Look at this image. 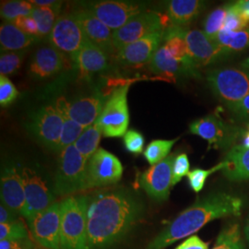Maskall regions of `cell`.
<instances>
[{
  "instance_id": "bcb514c9",
  "label": "cell",
  "mask_w": 249,
  "mask_h": 249,
  "mask_svg": "<svg viewBox=\"0 0 249 249\" xmlns=\"http://www.w3.org/2000/svg\"><path fill=\"white\" fill-rule=\"evenodd\" d=\"M230 109L241 118L249 119V94L245 98L242 99L240 102L235 104L233 107H231Z\"/></svg>"
},
{
  "instance_id": "9a60e30c",
  "label": "cell",
  "mask_w": 249,
  "mask_h": 249,
  "mask_svg": "<svg viewBox=\"0 0 249 249\" xmlns=\"http://www.w3.org/2000/svg\"><path fill=\"white\" fill-rule=\"evenodd\" d=\"M189 131L206 140L210 148H225L236 139V129L225 124L216 115H209L196 119L189 124Z\"/></svg>"
},
{
  "instance_id": "9c48e42d",
  "label": "cell",
  "mask_w": 249,
  "mask_h": 249,
  "mask_svg": "<svg viewBox=\"0 0 249 249\" xmlns=\"http://www.w3.org/2000/svg\"><path fill=\"white\" fill-rule=\"evenodd\" d=\"M124 167L113 153L100 148L87 160L86 187L87 189L115 185L120 181Z\"/></svg>"
},
{
  "instance_id": "4316f807",
  "label": "cell",
  "mask_w": 249,
  "mask_h": 249,
  "mask_svg": "<svg viewBox=\"0 0 249 249\" xmlns=\"http://www.w3.org/2000/svg\"><path fill=\"white\" fill-rule=\"evenodd\" d=\"M38 38L28 36L20 31L12 22H4L0 27V46L1 52H15L22 51Z\"/></svg>"
},
{
  "instance_id": "f1b7e54d",
  "label": "cell",
  "mask_w": 249,
  "mask_h": 249,
  "mask_svg": "<svg viewBox=\"0 0 249 249\" xmlns=\"http://www.w3.org/2000/svg\"><path fill=\"white\" fill-rule=\"evenodd\" d=\"M213 41L227 53L240 52L249 45V29L234 33L221 31Z\"/></svg>"
},
{
  "instance_id": "ffe728a7",
  "label": "cell",
  "mask_w": 249,
  "mask_h": 249,
  "mask_svg": "<svg viewBox=\"0 0 249 249\" xmlns=\"http://www.w3.org/2000/svg\"><path fill=\"white\" fill-rule=\"evenodd\" d=\"M56 101L65 108L73 121L85 128L96 122L106 104L104 96L100 92L77 99L73 102H68L64 97Z\"/></svg>"
},
{
  "instance_id": "4dcf8cb0",
  "label": "cell",
  "mask_w": 249,
  "mask_h": 249,
  "mask_svg": "<svg viewBox=\"0 0 249 249\" xmlns=\"http://www.w3.org/2000/svg\"><path fill=\"white\" fill-rule=\"evenodd\" d=\"M102 135L98 125L94 123L85 128L74 146L86 160H89L98 150Z\"/></svg>"
},
{
  "instance_id": "8fae6325",
  "label": "cell",
  "mask_w": 249,
  "mask_h": 249,
  "mask_svg": "<svg viewBox=\"0 0 249 249\" xmlns=\"http://www.w3.org/2000/svg\"><path fill=\"white\" fill-rule=\"evenodd\" d=\"M27 222L32 236L37 244L45 249H60V202L55 201Z\"/></svg>"
},
{
  "instance_id": "277c9868",
  "label": "cell",
  "mask_w": 249,
  "mask_h": 249,
  "mask_svg": "<svg viewBox=\"0 0 249 249\" xmlns=\"http://www.w3.org/2000/svg\"><path fill=\"white\" fill-rule=\"evenodd\" d=\"M59 153L53 181L55 196H69L87 190L86 166L88 160L80 154L74 144L65 148Z\"/></svg>"
},
{
  "instance_id": "f6af8a7d",
  "label": "cell",
  "mask_w": 249,
  "mask_h": 249,
  "mask_svg": "<svg viewBox=\"0 0 249 249\" xmlns=\"http://www.w3.org/2000/svg\"><path fill=\"white\" fill-rule=\"evenodd\" d=\"M175 249H209V244L194 234L187 237Z\"/></svg>"
},
{
  "instance_id": "ee69618b",
  "label": "cell",
  "mask_w": 249,
  "mask_h": 249,
  "mask_svg": "<svg viewBox=\"0 0 249 249\" xmlns=\"http://www.w3.org/2000/svg\"><path fill=\"white\" fill-rule=\"evenodd\" d=\"M34 247L35 245L30 238L0 241V249H25Z\"/></svg>"
},
{
  "instance_id": "f35d334b",
  "label": "cell",
  "mask_w": 249,
  "mask_h": 249,
  "mask_svg": "<svg viewBox=\"0 0 249 249\" xmlns=\"http://www.w3.org/2000/svg\"><path fill=\"white\" fill-rule=\"evenodd\" d=\"M125 150L134 155H140L144 152L145 139L142 134L136 129H128L123 137Z\"/></svg>"
},
{
  "instance_id": "ab89813d",
  "label": "cell",
  "mask_w": 249,
  "mask_h": 249,
  "mask_svg": "<svg viewBox=\"0 0 249 249\" xmlns=\"http://www.w3.org/2000/svg\"><path fill=\"white\" fill-rule=\"evenodd\" d=\"M18 90L7 76H0V105L2 107L10 106L18 98Z\"/></svg>"
},
{
  "instance_id": "816d5d0a",
  "label": "cell",
  "mask_w": 249,
  "mask_h": 249,
  "mask_svg": "<svg viewBox=\"0 0 249 249\" xmlns=\"http://www.w3.org/2000/svg\"><path fill=\"white\" fill-rule=\"evenodd\" d=\"M245 233H246V236H247V239L249 241V218L248 223H247V226H246V228H245Z\"/></svg>"
},
{
  "instance_id": "11a10c76",
  "label": "cell",
  "mask_w": 249,
  "mask_h": 249,
  "mask_svg": "<svg viewBox=\"0 0 249 249\" xmlns=\"http://www.w3.org/2000/svg\"><path fill=\"white\" fill-rule=\"evenodd\" d=\"M37 249V248H36V249Z\"/></svg>"
},
{
  "instance_id": "6da1fadb",
  "label": "cell",
  "mask_w": 249,
  "mask_h": 249,
  "mask_svg": "<svg viewBox=\"0 0 249 249\" xmlns=\"http://www.w3.org/2000/svg\"><path fill=\"white\" fill-rule=\"evenodd\" d=\"M144 210L142 199L125 187L89 196L88 249H108L122 240L142 219Z\"/></svg>"
},
{
  "instance_id": "d4e9b609",
  "label": "cell",
  "mask_w": 249,
  "mask_h": 249,
  "mask_svg": "<svg viewBox=\"0 0 249 249\" xmlns=\"http://www.w3.org/2000/svg\"><path fill=\"white\" fill-rule=\"evenodd\" d=\"M223 176L231 181L249 180V149L235 146L223 160Z\"/></svg>"
},
{
  "instance_id": "c3c4849f",
  "label": "cell",
  "mask_w": 249,
  "mask_h": 249,
  "mask_svg": "<svg viewBox=\"0 0 249 249\" xmlns=\"http://www.w3.org/2000/svg\"><path fill=\"white\" fill-rule=\"evenodd\" d=\"M233 6L241 17L249 24V0H242L233 3Z\"/></svg>"
},
{
  "instance_id": "cb8c5ba5",
  "label": "cell",
  "mask_w": 249,
  "mask_h": 249,
  "mask_svg": "<svg viewBox=\"0 0 249 249\" xmlns=\"http://www.w3.org/2000/svg\"><path fill=\"white\" fill-rule=\"evenodd\" d=\"M204 6V2L199 0H171L166 4L165 16L170 26H185L201 13Z\"/></svg>"
},
{
  "instance_id": "e575fe53",
  "label": "cell",
  "mask_w": 249,
  "mask_h": 249,
  "mask_svg": "<svg viewBox=\"0 0 249 249\" xmlns=\"http://www.w3.org/2000/svg\"><path fill=\"white\" fill-rule=\"evenodd\" d=\"M230 5H224L218 9H214L213 12L209 14L204 22V34L214 40L218 34L223 30V24L226 16L228 14Z\"/></svg>"
},
{
  "instance_id": "ba28073f",
  "label": "cell",
  "mask_w": 249,
  "mask_h": 249,
  "mask_svg": "<svg viewBox=\"0 0 249 249\" xmlns=\"http://www.w3.org/2000/svg\"><path fill=\"white\" fill-rule=\"evenodd\" d=\"M81 6L114 32L147 9L145 3L134 1H93Z\"/></svg>"
},
{
  "instance_id": "f546056e",
  "label": "cell",
  "mask_w": 249,
  "mask_h": 249,
  "mask_svg": "<svg viewBox=\"0 0 249 249\" xmlns=\"http://www.w3.org/2000/svg\"><path fill=\"white\" fill-rule=\"evenodd\" d=\"M54 107L58 110V112L61 114L63 118V129L60 142L58 146V151L57 152H60L63 151L65 148L73 145L74 143L77 142V140L80 137V135L83 133L85 130V127L82 125L76 123L73 121L71 116L67 113L65 108L56 101Z\"/></svg>"
},
{
  "instance_id": "b9f144b4",
  "label": "cell",
  "mask_w": 249,
  "mask_h": 249,
  "mask_svg": "<svg viewBox=\"0 0 249 249\" xmlns=\"http://www.w3.org/2000/svg\"><path fill=\"white\" fill-rule=\"evenodd\" d=\"M190 169V162L187 153H181L176 156L173 163V179L172 186H176L182 178L187 177Z\"/></svg>"
},
{
  "instance_id": "d6986e66",
  "label": "cell",
  "mask_w": 249,
  "mask_h": 249,
  "mask_svg": "<svg viewBox=\"0 0 249 249\" xmlns=\"http://www.w3.org/2000/svg\"><path fill=\"white\" fill-rule=\"evenodd\" d=\"M71 15L79 22L88 41L108 54L116 53L113 41L114 31L86 9L75 10Z\"/></svg>"
},
{
  "instance_id": "7402d4cb",
  "label": "cell",
  "mask_w": 249,
  "mask_h": 249,
  "mask_svg": "<svg viewBox=\"0 0 249 249\" xmlns=\"http://www.w3.org/2000/svg\"><path fill=\"white\" fill-rule=\"evenodd\" d=\"M108 53L99 48L98 46L87 41L74 58L73 63L82 75L89 76L108 69Z\"/></svg>"
},
{
  "instance_id": "60d3db41",
  "label": "cell",
  "mask_w": 249,
  "mask_h": 249,
  "mask_svg": "<svg viewBox=\"0 0 249 249\" xmlns=\"http://www.w3.org/2000/svg\"><path fill=\"white\" fill-rule=\"evenodd\" d=\"M249 23L241 17L240 14L234 8L233 4H230L228 14L225 18L222 31L234 33L249 29Z\"/></svg>"
},
{
  "instance_id": "836d02e7",
  "label": "cell",
  "mask_w": 249,
  "mask_h": 249,
  "mask_svg": "<svg viewBox=\"0 0 249 249\" xmlns=\"http://www.w3.org/2000/svg\"><path fill=\"white\" fill-rule=\"evenodd\" d=\"M179 139L166 141V140H155L149 143L146 147L143 155L147 161L152 165H155L164 160L169 156L170 151L172 150L175 143L178 142Z\"/></svg>"
},
{
  "instance_id": "d6a6232c",
  "label": "cell",
  "mask_w": 249,
  "mask_h": 249,
  "mask_svg": "<svg viewBox=\"0 0 249 249\" xmlns=\"http://www.w3.org/2000/svg\"><path fill=\"white\" fill-rule=\"evenodd\" d=\"M212 249H245L237 223H230L223 227Z\"/></svg>"
},
{
  "instance_id": "74e56055",
  "label": "cell",
  "mask_w": 249,
  "mask_h": 249,
  "mask_svg": "<svg viewBox=\"0 0 249 249\" xmlns=\"http://www.w3.org/2000/svg\"><path fill=\"white\" fill-rule=\"evenodd\" d=\"M29 238L25 224L20 220L9 223H0V241Z\"/></svg>"
},
{
  "instance_id": "d590c367",
  "label": "cell",
  "mask_w": 249,
  "mask_h": 249,
  "mask_svg": "<svg viewBox=\"0 0 249 249\" xmlns=\"http://www.w3.org/2000/svg\"><path fill=\"white\" fill-rule=\"evenodd\" d=\"M25 50L15 51V52H5L1 53L0 56V73L1 76H8L18 71L20 68Z\"/></svg>"
},
{
  "instance_id": "1f68e13d",
  "label": "cell",
  "mask_w": 249,
  "mask_h": 249,
  "mask_svg": "<svg viewBox=\"0 0 249 249\" xmlns=\"http://www.w3.org/2000/svg\"><path fill=\"white\" fill-rule=\"evenodd\" d=\"M35 6L30 1L11 0L1 2V18L7 22H14L20 17L31 16Z\"/></svg>"
},
{
  "instance_id": "52a82bcc",
  "label": "cell",
  "mask_w": 249,
  "mask_h": 249,
  "mask_svg": "<svg viewBox=\"0 0 249 249\" xmlns=\"http://www.w3.org/2000/svg\"><path fill=\"white\" fill-rule=\"evenodd\" d=\"M166 16L154 11H145L131 18L126 24L114 32L113 41L116 52L145 36L165 31L169 27Z\"/></svg>"
},
{
  "instance_id": "2e32d148",
  "label": "cell",
  "mask_w": 249,
  "mask_h": 249,
  "mask_svg": "<svg viewBox=\"0 0 249 249\" xmlns=\"http://www.w3.org/2000/svg\"><path fill=\"white\" fill-rule=\"evenodd\" d=\"M182 35L187 46V51L196 67H206L220 60L228 53L213 40L198 30L183 28Z\"/></svg>"
},
{
  "instance_id": "db71d44e",
  "label": "cell",
  "mask_w": 249,
  "mask_h": 249,
  "mask_svg": "<svg viewBox=\"0 0 249 249\" xmlns=\"http://www.w3.org/2000/svg\"><path fill=\"white\" fill-rule=\"evenodd\" d=\"M36 249V247H34V248H28V249Z\"/></svg>"
},
{
  "instance_id": "7bdbcfd3",
  "label": "cell",
  "mask_w": 249,
  "mask_h": 249,
  "mask_svg": "<svg viewBox=\"0 0 249 249\" xmlns=\"http://www.w3.org/2000/svg\"><path fill=\"white\" fill-rule=\"evenodd\" d=\"M16 26L18 27L20 31H22L24 34L28 36H34L36 38L38 37V27L35 18L32 16H26V17H20L16 19L14 22Z\"/></svg>"
},
{
  "instance_id": "4fadbf2b",
  "label": "cell",
  "mask_w": 249,
  "mask_h": 249,
  "mask_svg": "<svg viewBox=\"0 0 249 249\" xmlns=\"http://www.w3.org/2000/svg\"><path fill=\"white\" fill-rule=\"evenodd\" d=\"M26 206L23 217L27 221L54 203V192L47 181L36 170L31 167L21 169Z\"/></svg>"
},
{
  "instance_id": "7c38bea8",
  "label": "cell",
  "mask_w": 249,
  "mask_h": 249,
  "mask_svg": "<svg viewBox=\"0 0 249 249\" xmlns=\"http://www.w3.org/2000/svg\"><path fill=\"white\" fill-rule=\"evenodd\" d=\"M50 45L70 57L72 61L88 41L79 22L72 16L61 15L48 36Z\"/></svg>"
},
{
  "instance_id": "30bf717a",
  "label": "cell",
  "mask_w": 249,
  "mask_h": 249,
  "mask_svg": "<svg viewBox=\"0 0 249 249\" xmlns=\"http://www.w3.org/2000/svg\"><path fill=\"white\" fill-rule=\"evenodd\" d=\"M63 118L53 106L39 108L27 124L28 129L47 149L57 152L63 129Z\"/></svg>"
},
{
  "instance_id": "8992f818",
  "label": "cell",
  "mask_w": 249,
  "mask_h": 249,
  "mask_svg": "<svg viewBox=\"0 0 249 249\" xmlns=\"http://www.w3.org/2000/svg\"><path fill=\"white\" fill-rule=\"evenodd\" d=\"M207 80L217 98L229 108L249 94V72L219 69L209 72Z\"/></svg>"
},
{
  "instance_id": "8d00e7d4",
  "label": "cell",
  "mask_w": 249,
  "mask_h": 249,
  "mask_svg": "<svg viewBox=\"0 0 249 249\" xmlns=\"http://www.w3.org/2000/svg\"><path fill=\"white\" fill-rule=\"evenodd\" d=\"M224 167V162L222 161L219 164H217L216 166L213 167L212 169L204 170L200 169V168H196V169L192 170L189 172V174L187 175V179H188V184L189 187H191V189L198 193L200 192L205 186V183L207 181L208 178L210 176H212L215 172L217 171H222Z\"/></svg>"
},
{
  "instance_id": "83f0119b",
  "label": "cell",
  "mask_w": 249,
  "mask_h": 249,
  "mask_svg": "<svg viewBox=\"0 0 249 249\" xmlns=\"http://www.w3.org/2000/svg\"><path fill=\"white\" fill-rule=\"evenodd\" d=\"M61 2L50 7H36L32 12V17L35 18L38 27V37L49 36L53 30L56 19L59 17Z\"/></svg>"
},
{
  "instance_id": "e0dca14e",
  "label": "cell",
  "mask_w": 249,
  "mask_h": 249,
  "mask_svg": "<svg viewBox=\"0 0 249 249\" xmlns=\"http://www.w3.org/2000/svg\"><path fill=\"white\" fill-rule=\"evenodd\" d=\"M1 203L6 205L18 215H24L26 198L21 172L10 162L1 171Z\"/></svg>"
},
{
  "instance_id": "7dc6e473",
  "label": "cell",
  "mask_w": 249,
  "mask_h": 249,
  "mask_svg": "<svg viewBox=\"0 0 249 249\" xmlns=\"http://www.w3.org/2000/svg\"><path fill=\"white\" fill-rule=\"evenodd\" d=\"M18 214L9 209L6 205H0V223H9L17 221Z\"/></svg>"
},
{
  "instance_id": "7a4b0ae2",
  "label": "cell",
  "mask_w": 249,
  "mask_h": 249,
  "mask_svg": "<svg viewBox=\"0 0 249 249\" xmlns=\"http://www.w3.org/2000/svg\"><path fill=\"white\" fill-rule=\"evenodd\" d=\"M242 209V198L225 192L213 193L198 198L160 231L147 249H166L178 241L194 235L213 221L240 215Z\"/></svg>"
},
{
  "instance_id": "5bb4252c",
  "label": "cell",
  "mask_w": 249,
  "mask_h": 249,
  "mask_svg": "<svg viewBox=\"0 0 249 249\" xmlns=\"http://www.w3.org/2000/svg\"><path fill=\"white\" fill-rule=\"evenodd\" d=\"M175 159L176 155L172 153L142 174L140 184L151 198L157 201H164L169 197L170 189L173 187V163Z\"/></svg>"
},
{
  "instance_id": "f5cc1de1",
  "label": "cell",
  "mask_w": 249,
  "mask_h": 249,
  "mask_svg": "<svg viewBox=\"0 0 249 249\" xmlns=\"http://www.w3.org/2000/svg\"><path fill=\"white\" fill-rule=\"evenodd\" d=\"M242 67L247 70H249V57H248L244 62L242 63Z\"/></svg>"
},
{
  "instance_id": "ac0fdd59",
  "label": "cell",
  "mask_w": 249,
  "mask_h": 249,
  "mask_svg": "<svg viewBox=\"0 0 249 249\" xmlns=\"http://www.w3.org/2000/svg\"><path fill=\"white\" fill-rule=\"evenodd\" d=\"M164 31H160L125 45L116 53V60L126 67H141L149 64L153 54L160 47Z\"/></svg>"
},
{
  "instance_id": "44dd1931",
  "label": "cell",
  "mask_w": 249,
  "mask_h": 249,
  "mask_svg": "<svg viewBox=\"0 0 249 249\" xmlns=\"http://www.w3.org/2000/svg\"><path fill=\"white\" fill-rule=\"evenodd\" d=\"M67 63V55L60 51L52 46L42 47L38 49L33 56L30 63L29 73L35 79L44 80L59 73Z\"/></svg>"
},
{
  "instance_id": "5b68a950",
  "label": "cell",
  "mask_w": 249,
  "mask_h": 249,
  "mask_svg": "<svg viewBox=\"0 0 249 249\" xmlns=\"http://www.w3.org/2000/svg\"><path fill=\"white\" fill-rule=\"evenodd\" d=\"M129 86L125 84L111 93L95 122L106 138H121L128 130L130 116L127 92Z\"/></svg>"
},
{
  "instance_id": "484cf974",
  "label": "cell",
  "mask_w": 249,
  "mask_h": 249,
  "mask_svg": "<svg viewBox=\"0 0 249 249\" xmlns=\"http://www.w3.org/2000/svg\"><path fill=\"white\" fill-rule=\"evenodd\" d=\"M183 27L170 26L164 31L163 45L178 61L183 63L191 71L199 76L198 68L190 57L187 46L182 35Z\"/></svg>"
},
{
  "instance_id": "603a6c76",
  "label": "cell",
  "mask_w": 249,
  "mask_h": 249,
  "mask_svg": "<svg viewBox=\"0 0 249 249\" xmlns=\"http://www.w3.org/2000/svg\"><path fill=\"white\" fill-rule=\"evenodd\" d=\"M149 68L151 72L166 78H177L181 76L199 77L183 63L177 60L163 45L153 54L149 63Z\"/></svg>"
},
{
  "instance_id": "f907efd6",
  "label": "cell",
  "mask_w": 249,
  "mask_h": 249,
  "mask_svg": "<svg viewBox=\"0 0 249 249\" xmlns=\"http://www.w3.org/2000/svg\"><path fill=\"white\" fill-rule=\"evenodd\" d=\"M240 146L243 147V148H245V149H249V132L245 135Z\"/></svg>"
},
{
  "instance_id": "3957f363",
  "label": "cell",
  "mask_w": 249,
  "mask_h": 249,
  "mask_svg": "<svg viewBox=\"0 0 249 249\" xmlns=\"http://www.w3.org/2000/svg\"><path fill=\"white\" fill-rule=\"evenodd\" d=\"M89 196H71L60 201V249H88Z\"/></svg>"
},
{
  "instance_id": "681fc988",
  "label": "cell",
  "mask_w": 249,
  "mask_h": 249,
  "mask_svg": "<svg viewBox=\"0 0 249 249\" xmlns=\"http://www.w3.org/2000/svg\"><path fill=\"white\" fill-rule=\"evenodd\" d=\"M30 2L36 7H50L58 3L57 1H53V0H35Z\"/></svg>"
}]
</instances>
